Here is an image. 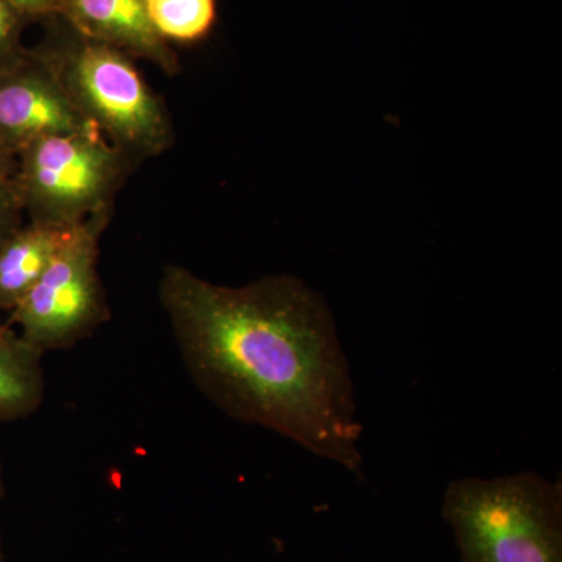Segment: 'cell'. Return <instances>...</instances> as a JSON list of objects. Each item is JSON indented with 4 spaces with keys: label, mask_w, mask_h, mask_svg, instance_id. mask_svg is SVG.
<instances>
[{
    "label": "cell",
    "mask_w": 562,
    "mask_h": 562,
    "mask_svg": "<svg viewBox=\"0 0 562 562\" xmlns=\"http://www.w3.org/2000/svg\"><path fill=\"white\" fill-rule=\"evenodd\" d=\"M158 294L184 368L221 412L362 475L349 360L317 292L292 276L222 286L168 265Z\"/></svg>",
    "instance_id": "1"
},
{
    "label": "cell",
    "mask_w": 562,
    "mask_h": 562,
    "mask_svg": "<svg viewBox=\"0 0 562 562\" xmlns=\"http://www.w3.org/2000/svg\"><path fill=\"white\" fill-rule=\"evenodd\" d=\"M61 24L38 49L81 116L133 165L171 149L176 135L168 109L131 55Z\"/></svg>",
    "instance_id": "2"
},
{
    "label": "cell",
    "mask_w": 562,
    "mask_h": 562,
    "mask_svg": "<svg viewBox=\"0 0 562 562\" xmlns=\"http://www.w3.org/2000/svg\"><path fill=\"white\" fill-rule=\"evenodd\" d=\"M442 517L462 562H562V484L539 473L453 480Z\"/></svg>",
    "instance_id": "3"
},
{
    "label": "cell",
    "mask_w": 562,
    "mask_h": 562,
    "mask_svg": "<svg viewBox=\"0 0 562 562\" xmlns=\"http://www.w3.org/2000/svg\"><path fill=\"white\" fill-rule=\"evenodd\" d=\"M132 166L99 132L61 133L24 147L13 181L29 221L70 228L111 213Z\"/></svg>",
    "instance_id": "4"
},
{
    "label": "cell",
    "mask_w": 562,
    "mask_h": 562,
    "mask_svg": "<svg viewBox=\"0 0 562 562\" xmlns=\"http://www.w3.org/2000/svg\"><path fill=\"white\" fill-rule=\"evenodd\" d=\"M110 216L94 214L77 225L68 244L11 312V324L43 353L70 349L110 319L98 271L99 241Z\"/></svg>",
    "instance_id": "5"
},
{
    "label": "cell",
    "mask_w": 562,
    "mask_h": 562,
    "mask_svg": "<svg viewBox=\"0 0 562 562\" xmlns=\"http://www.w3.org/2000/svg\"><path fill=\"white\" fill-rule=\"evenodd\" d=\"M83 131L95 128L38 47L0 76V140L14 154L47 136Z\"/></svg>",
    "instance_id": "6"
},
{
    "label": "cell",
    "mask_w": 562,
    "mask_h": 562,
    "mask_svg": "<svg viewBox=\"0 0 562 562\" xmlns=\"http://www.w3.org/2000/svg\"><path fill=\"white\" fill-rule=\"evenodd\" d=\"M58 20L85 38L149 61L168 76L180 72L179 57L151 27L143 0H61Z\"/></svg>",
    "instance_id": "7"
},
{
    "label": "cell",
    "mask_w": 562,
    "mask_h": 562,
    "mask_svg": "<svg viewBox=\"0 0 562 562\" xmlns=\"http://www.w3.org/2000/svg\"><path fill=\"white\" fill-rule=\"evenodd\" d=\"M76 227L29 221L0 246V312H13L35 286Z\"/></svg>",
    "instance_id": "8"
},
{
    "label": "cell",
    "mask_w": 562,
    "mask_h": 562,
    "mask_svg": "<svg viewBox=\"0 0 562 562\" xmlns=\"http://www.w3.org/2000/svg\"><path fill=\"white\" fill-rule=\"evenodd\" d=\"M43 351L0 325V424L25 419L44 398Z\"/></svg>",
    "instance_id": "9"
},
{
    "label": "cell",
    "mask_w": 562,
    "mask_h": 562,
    "mask_svg": "<svg viewBox=\"0 0 562 562\" xmlns=\"http://www.w3.org/2000/svg\"><path fill=\"white\" fill-rule=\"evenodd\" d=\"M154 31L168 44H195L216 27L217 0H143Z\"/></svg>",
    "instance_id": "10"
},
{
    "label": "cell",
    "mask_w": 562,
    "mask_h": 562,
    "mask_svg": "<svg viewBox=\"0 0 562 562\" xmlns=\"http://www.w3.org/2000/svg\"><path fill=\"white\" fill-rule=\"evenodd\" d=\"M27 24L21 14L0 0V76L13 68L27 52L22 43V32Z\"/></svg>",
    "instance_id": "11"
},
{
    "label": "cell",
    "mask_w": 562,
    "mask_h": 562,
    "mask_svg": "<svg viewBox=\"0 0 562 562\" xmlns=\"http://www.w3.org/2000/svg\"><path fill=\"white\" fill-rule=\"evenodd\" d=\"M24 214L13 177L0 180V246L24 224Z\"/></svg>",
    "instance_id": "12"
},
{
    "label": "cell",
    "mask_w": 562,
    "mask_h": 562,
    "mask_svg": "<svg viewBox=\"0 0 562 562\" xmlns=\"http://www.w3.org/2000/svg\"><path fill=\"white\" fill-rule=\"evenodd\" d=\"M10 9L31 24L33 21L57 20L61 0H3Z\"/></svg>",
    "instance_id": "13"
},
{
    "label": "cell",
    "mask_w": 562,
    "mask_h": 562,
    "mask_svg": "<svg viewBox=\"0 0 562 562\" xmlns=\"http://www.w3.org/2000/svg\"><path fill=\"white\" fill-rule=\"evenodd\" d=\"M18 155L0 140V180L11 179L16 172Z\"/></svg>",
    "instance_id": "14"
},
{
    "label": "cell",
    "mask_w": 562,
    "mask_h": 562,
    "mask_svg": "<svg viewBox=\"0 0 562 562\" xmlns=\"http://www.w3.org/2000/svg\"><path fill=\"white\" fill-rule=\"evenodd\" d=\"M3 497H5V483H3L2 465H0V503H2Z\"/></svg>",
    "instance_id": "15"
},
{
    "label": "cell",
    "mask_w": 562,
    "mask_h": 562,
    "mask_svg": "<svg viewBox=\"0 0 562 562\" xmlns=\"http://www.w3.org/2000/svg\"><path fill=\"white\" fill-rule=\"evenodd\" d=\"M0 562H5V561H3L2 547H0Z\"/></svg>",
    "instance_id": "16"
}]
</instances>
